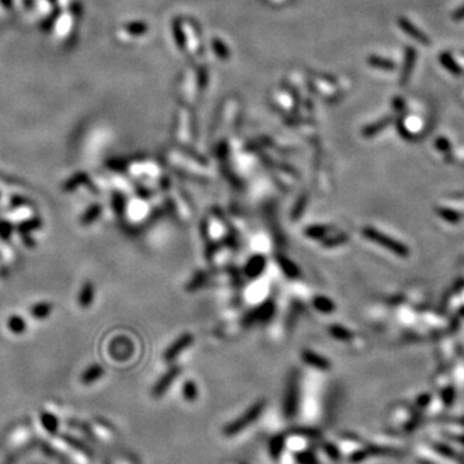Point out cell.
Masks as SVG:
<instances>
[{
    "mask_svg": "<svg viewBox=\"0 0 464 464\" xmlns=\"http://www.w3.org/2000/svg\"><path fill=\"white\" fill-rule=\"evenodd\" d=\"M264 268H266V258L261 254H255L248 261L245 266V274L250 279H255L264 271Z\"/></svg>",
    "mask_w": 464,
    "mask_h": 464,
    "instance_id": "52a82bcc",
    "label": "cell"
},
{
    "mask_svg": "<svg viewBox=\"0 0 464 464\" xmlns=\"http://www.w3.org/2000/svg\"><path fill=\"white\" fill-rule=\"evenodd\" d=\"M277 263L281 266L284 274H285L286 276L291 277V279H297V277L301 275L298 267H297L296 264L290 261V259H288L286 257H284V255H277Z\"/></svg>",
    "mask_w": 464,
    "mask_h": 464,
    "instance_id": "8fae6325",
    "label": "cell"
},
{
    "mask_svg": "<svg viewBox=\"0 0 464 464\" xmlns=\"http://www.w3.org/2000/svg\"><path fill=\"white\" fill-rule=\"evenodd\" d=\"M399 25H400V28H401L402 30H404L405 33L407 34V35H410L411 38L416 39V40L418 41V43L424 44V45H429L428 36L424 35V34L422 33L421 30H418V29H417L416 26H414V25L410 23V22L407 21L406 18H400L399 19Z\"/></svg>",
    "mask_w": 464,
    "mask_h": 464,
    "instance_id": "9c48e42d",
    "label": "cell"
},
{
    "mask_svg": "<svg viewBox=\"0 0 464 464\" xmlns=\"http://www.w3.org/2000/svg\"><path fill=\"white\" fill-rule=\"evenodd\" d=\"M329 331L333 335L334 338H337V339H342V340H347L352 337V334L347 330V329L342 328V326L338 325H333L329 328Z\"/></svg>",
    "mask_w": 464,
    "mask_h": 464,
    "instance_id": "e0dca14e",
    "label": "cell"
},
{
    "mask_svg": "<svg viewBox=\"0 0 464 464\" xmlns=\"http://www.w3.org/2000/svg\"><path fill=\"white\" fill-rule=\"evenodd\" d=\"M264 407H266V401H264V400L257 401L253 406H250L240 418L235 419V421L231 422L228 426H226L225 429H223V434L227 437L236 436L239 432H241L242 429L247 428L248 426H250L253 422L257 421V419L261 417Z\"/></svg>",
    "mask_w": 464,
    "mask_h": 464,
    "instance_id": "6da1fadb",
    "label": "cell"
},
{
    "mask_svg": "<svg viewBox=\"0 0 464 464\" xmlns=\"http://www.w3.org/2000/svg\"><path fill=\"white\" fill-rule=\"evenodd\" d=\"M437 147H438V149L440 150H449V142L446 141V139H444V138H440V139H437Z\"/></svg>",
    "mask_w": 464,
    "mask_h": 464,
    "instance_id": "d4e9b609",
    "label": "cell"
},
{
    "mask_svg": "<svg viewBox=\"0 0 464 464\" xmlns=\"http://www.w3.org/2000/svg\"><path fill=\"white\" fill-rule=\"evenodd\" d=\"M362 234H364V236L367 237V239L372 240V241L377 242V244L379 245H383L385 249L391 250L395 254L402 255V257L409 254V250H407V248L405 247V245L400 244L399 241L391 239V237H388L387 235L380 234L379 231H377L375 228L365 227L364 230H362Z\"/></svg>",
    "mask_w": 464,
    "mask_h": 464,
    "instance_id": "3957f363",
    "label": "cell"
},
{
    "mask_svg": "<svg viewBox=\"0 0 464 464\" xmlns=\"http://www.w3.org/2000/svg\"><path fill=\"white\" fill-rule=\"evenodd\" d=\"M416 58H417L416 48H407L406 53H405V65L404 68H402L401 80H400V82H401L400 84L401 85H406L407 80H409L410 78V74H411L414 65H416Z\"/></svg>",
    "mask_w": 464,
    "mask_h": 464,
    "instance_id": "30bf717a",
    "label": "cell"
},
{
    "mask_svg": "<svg viewBox=\"0 0 464 464\" xmlns=\"http://www.w3.org/2000/svg\"><path fill=\"white\" fill-rule=\"evenodd\" d=\"M440 60L443 66H445L451 74H454V75H460V68H459V66L456 65L455 62H454L453 57H451L449 53H443V55L440 56Z\"/></svg>",
    "mask_w": 464,
    "mask_h": 464,
    "instance_id": "9a60e30c",
    "label": "cell"
},
{
    "mask_svg": "<svg viewBox=\"0 0 464 464\" xmlns=\"http://www.w3.org/2000/svg\"><path fill=\"white\" fill-rule=\"evenodd\" d=\"M299 401V374L297 370H293L289 378L288 387H286L285 399H284V416L286 418H294L298 410Z\"/></svg>",
    "mask_w": 464,
    "mask_h": 464,
    "instance_id": "7a4b0ae2",
    "label": "cell"
},
{
    "mask_svg": "<svg viewBox=\"0 0 464 464\" xmlns=\"http://www.w3.org/2000/svg\"><path fill=\"white\" fill-rule=\"evenodd\" d=\"M19 324H23L22 323V319H18V318H13L11 320V323H9V325L12 326V328L14 329V331H21L19 330Z\"/></svg>",
    "mask_w": 464,
    "mask_h": 464,
    "instance_id": "603a6c76",
    "label": "cell"
},
{
    "mask_svg": "<svg viewBox=\"0 0 464 464\" xmlns=\"http://www.w3.org/2000/svg\"><path fill=\"white\" fill-rule=\"evenodd\" d=\"M313 306H315V308L318 309V311H320V312H324V313L333 312L334 308H335V306H334L333 302H331L329 298H326V297H323V296H319L313 299Z\"/></svg>",
    "mask_w": 464,
    "mask_h": 464,
    "instance_id": "4fadbf2b",
    "label": "cell"
},
{
    "mask_svg": "<svg viewBox=\"0 0 464 464\" xmlns=\"http://www.w3.org/2000/svg\"><path fill=\"white\" fill-rule=\"evenodd\" d=\"M373 65L378 66V67H383L387 68V70H392L395 68V63H392L391 61H385V60H380V58H372Z\"/></svg>",
    "mask_w": 464,
    "mask_h": 464,
    "instance_id": "ffe728a7",
    "label": "cell"
},
{
    "mask_svg": "<svg viewBox=\"0 0 464 464\" xmlns=\"http://www.w3.org/2000/svg\"><path fill=\"white\" fill-rule=\"evenodd\" d=\"M463 18H464V6L461 7V8H459L458 11L453 14V19H455V21H460V19H463Z\"/></svg>",
    "mask_w": 464,
    "mask_h": 464,
    "instance_id": "cb8c5ba5",
    "label": "cell"
},
{
    "mask_svg": "<svg viewBox=\"0 0 464 464\" xmlns=\"http://www.w3.org/2000/svg\"><path fill=\"white\" fill-rule=\"evenodd\" d=\"M192 342H193L192 334L186 333L183 334V335H181V337H179L173 345L169 346L168 350L165 351V353H164V360L172 361L173 358H176L177 356L181 355V353L183 352V350L190 347V346L192 345Z\"/></svg>",
    "mask_w": 464,
    "mask_h": 464,
    "instance_id": "5b68a950",
    "label": "cell"
},
{
    "mask_svg": "<svg viewBox=\"0 0 464 464\" xmlns=\"http://www.w3.org/2000/svg\"><path fill=\"white\" fill-rule=\"evenodd\" d=\"M302 358L306 364L311 365V367L316 368V369H321V370H328L330 368V362L326 360L325 357L323 356L318 355V353L312 352V351L309 350H304L302 352Z\"/></svg>",
    "mask_w": 464,
    "mask_h": 464,
    "instance_id": "ba28073f",
    "label": "cell"
},
{
    "mask_svg": "<svg viewBox=\"0 0 464 464\" xmlns=\"http://www.w3.org/2000/svg\"><path fill=\"white\" fill-rule=\"evenodd\" d=\"M183 397H185L187 401H193V400L198 399V387H196L195 383L192 380H188L183 384Z\"/></svg>",
    "mask_w": 464,
    "mask_h": 464,
    "instance_id": "2e32d148",
    "label": "cell"
},
{
    "mask_svg": "<svg viewBox=\"0 0 464 464\" xmlns=\"http://www.w3.org/2000/svg\"><path fill=\"white\" fill-rule=\"evenodd\" d=\"M101 375H102V369H100L98 367L90 368V369L88 370V372L85 373V375H84L85 383H90L92 380L98 379V378H100Z\"/></svg>",
    "mask_w": 464,
    "mask_h": 464,
    "instance_id": "ac0fdd59",
    "label": "cell"
},
{
    "mask_svg": "<svg viewBox=\"0 0 464 464\" xmlns=\"http://www.w3.org/2000/svg\"><path fill=\"white\" fill-rule=\"evenodd\" d=\"M345 241H346V236L345 235H342V236H337V239L325 240V241H324V245H325V247H333V245L342 244V242H345Z\"/></svg>",
    "mask_w": 464,
    "mask_h": 464,
    "instance_id": "7402d4cb",
    "label": "cell"
},
{
    "mask_svg": "<svg viewBox=\"0 0 464 464\" xmlns=\"http://www.w3.org/2000/svg\"><path fill=\"white\" fill-rule=\"evenodd\" d=\"M324 449H325L326 454H328V455L330 456L331 459H334V460H337V459H339V456H340L339 451H338V449L335 448L334 445H331V444H325Z\"/></svg>",
    "mask_w": 464,
    "mask_h": 464,
    "instance_id": "44dd1931",
    "label": "cell"
},
{
    "mask_svg": "<svg viewBox=\"0 0 464 464\" xmlns=\"http://www.w3.org/2000/svg\"><path fill=\"white\" fill-rule=\"evenodd\" d=\"M285 448V437L276 436L274 437L270 443V454L274 459H279L281 455L282 450Z\"/></svg>",
    "mask_w": 464,
    "mask_h": 464,
    "instance_id": "7c38bea8",
    "label": "cell"
},
{
    "mask_svg": "<svg viewBox=\"0 0 464 464\" xmlns=\"http://www.w3.org/2000/svg\"><path fill=\"white\" fill-rule=\"evenodd\" d=\"M179 373H181V369H179L178 367H174V368H172V369L169 370L166 374H164L163 377L160 378V380L156 383V385H155L154 388H152V396L154 397L163 396V395L169 389V387L172 385L173 380L178 377Z\"/></svg>",
    "mask_w": 464,
    "mask_h": 464,
    "instance_id": "8992f818",
    "label": "cell"
},
{
    "mask_svg": "<svg viewBox=\"0 0 464 464\" xmlns=\"http://www.w3.org/2000/svg\"><path fill=\"white\" fill-rule=\"evenodd\" d=\"M330 228L326 226H311V227L306 228V235L311 239H324L326 236Z\"/></svg>",
    "mask_w": 464,
    "mask_h": 464,
    "instance_id": "5bb4252c",
    "label": "cell"
},
{
    "mask_svg": "<svg viewBox=\"0 0 464 464\" xmlns=\"http://www.w3.org/2000/svg\"><path fill=\"white\" fill-rule=\"evenodd\" d=\"M297 460L301 464H318L315 455L311 453H301L297 455Z\"/></svg>",
    "mask_w": 464,
    "mask_h": 464,
    "instance_id": "d6986e66",
    "label": "cell"
},
{
    "mask_svg": "<svg viewBox=\"0 0 464 464\" xmlns=\"http://www.w3.org/2000/svg\"><path fill=\"white\" fill-rule=\"evenodd\" d=\"M275 312V304L272 301L264 302L263 304H261L259 307L252 311L249 315L245 318V324L247 325H252V324L257 323V321H267L268 319H271V316Z\"/></svg>",
    "mask_w": 464,
    "mask_h": 464,
    "instance_id": "277c9868",
    "label": "cell"
}]
</instances>
